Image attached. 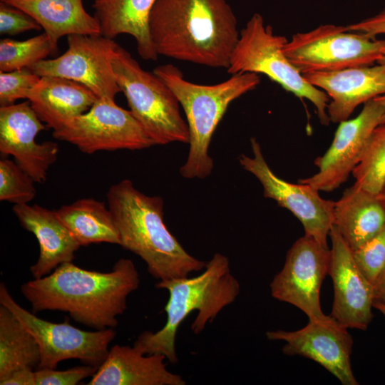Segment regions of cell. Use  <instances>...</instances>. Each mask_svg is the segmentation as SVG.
<instances>
[{
    "label": "cell",
    "mask_w": 385,
    "mask_h": 385,
    "mask_svg": "<svg viewBox=\"0 0 385 385\" xmlns=\"http://www.w3.org/2000/svg\"><path fill=\"white\" fill-rule=\"evenodd\" d=\"M139 284L133 262L121 258L109 272L64 262L51 274L23 284L21 292L34 312H67L76 322L101 330L117 327V317L127 309V297Z\"/></svg>",
    "instance_id": "1"
},
{
    "label": "cell",
    "mask_w": 385,
    "mask_h": 385,
    "mask_svg": "<svg viewBox=\"0 0 385 385\" xmlns=\"http://www.w3.org/2000/svg\"><path fill=\"white\" fill-rule=\"evenodd\" d=\"M149 32L158 56L226 69L240 37L226 0H156Z\"/></svg>",
    "instance_id": "2"
},
{
    "label": "cell",
    "mask_w": 385,
    "mask_h": 385,
    "mask_svg": "<svg viewBox=\"0 0 385 385\" xmlns=\"http://www.w3.org/2000/svg\"><path fill=\"white\" fill-rule=\"evenodd\" d=\"M108 207L118 228L120 246L140 257L158 281L188 277L207 262L190 255L164 222V202L149 196L125 179L107 192Z\"/></svg>",
    "instance_id": "3"
},
{
    "label": "cell",
    "mask_w": 385,
    "mask_h": 385,
    "mask_svg": "<svg viewBox=\"0 0 385 385\" xmlns=\"http://www.w3.org/2000/svg\"><path fill=\"white\" fill-rule=\"evenodd\" d=\"M155 287L169 293L164 309L166 322L155 332H143L133 346L145 354H163L171 364L178 361L176 335L188 316L197 312L191 329L198 334L225 307L234 302L240 291V283L231 272L228 258L220 253H215L197 276L160 280Z\"/></svg>",
    "instance_id": "4"
},
{
    "label": "cell",
    "mask_w": 385,
    "mask_h": 385,
    "mask_svg": "<svg viewBox=\"0 0 385 385\" xmlns=\"http://www.w3.org/2000/svg\"><path fill=\"white\" fill-rule=\"evenodd\" d=\"M153 72L173 91L186 115L190 148L180 173L188 179L205 178L213 168L208 150L217 125L229 105L255 89L260 78L255 73H238L219 83L201 85L185 79L181 71L170 63L158 66Z\"/></svg>",
    "instance_id": "5"
},
{
    "label": "cell",
    "mask_w": 385,
    "mask_h": 385,
    "mask_svg": "<svg viewBox=\"0 0 385 385\" xmlns=\"http://www.w3.org/2000/svg\"><path fill=\"white\" fill-rule=\"evenodd\" d=\"M112 67L130 112L155 145L189 143V128L180 114L179 101L159 76L142 68L119 45Z\"/></svg>",
    "instance_id": "6"
},
{
    "label": "cell",
    "mask_w": 385,
    "mask_h": 385,
    "mask_svg": "<svg viewBox=\"0 0 385 385\" xmlns=\"http://www.w3.org/2000/svg\"><path fill=\"white\" fill-rule=\"evenodd\" d=\"M287 41L285 36L274 34L262 15L254 14L240 31L227 71L231 75L245 72L266 75L287 91L313 103L320 123L327 125L330 123L327 114L329 98L310 84L289 61L283 51Z\"/></svg>",
    "instance_id": "7"
},
{
    "label": "cell",
    "mask_w": 385,
    "mask_h": 385,
    "mask_svg": "<svg viewBox=\"0 0 385 385\" xmlns=\"http://www.w3.org/2000/svg\"><path fill=\"white\" fill-rule=\"evenodd\" d=\"M385 39H376L346 26L321 25L294 34L283 51L289 61L304 74L367 66L378 63Z\"/></svg>",
    "instance_id": "8"
},
{
    "label": "cell",
    "mask_w": 385,
    "mask_h": 385,
    "mask_svg": "<svg viewBox=\"0 0 385 385\" xmlns=\"http://www.w3.org/2000/svg\"><path fill=\"white\" fill-rule=\"evenodd\" d=\"M0 304L10 310L36 340L41 353L39 369H55L59 362L72 359L99 367L115 336L113 328L85 331L67 320L54 323L41 319L20 306L4 283L0 285Z\"/></svg>",
    "instance_id": "9"
},
{
    "label": "cell",
    "mask_w": 385,
    "mask_h": 385,
    "mask_svg": "<svg viewBox=\"0 0 385 385\" xmlns=\"http://www.w3.org/2000/svg\"><path fill=\"white\" fill-rule=\"evenodd\" d=\"M52 135L86 154L155 145L130 111L119 107L115 101L99 98L87 112L53 130Z\"/></svg>",
    "instance_id": "10"
},
{
    "label": "cell",
    "mask_w": 385,
    "mask_h": 385,
    "mask_svg": "<svg viewBox=\"0 0 385 385\" xmlns=\"http://www.w3.org/2000/svg\"><path fill=\"white\" fill-rule=\"evenodd\" d=\"M68 49L60 56L44 59L29 68L40 77L58 76L80 83L99 99L114 101L121 92L112 67L118 43L99 35L67 36Z\"/></svg>",
    "instance_id": "11"
},
{
    "label": "cell",
    "mask_w": 385,
    "mask_h": 385,
    "mask_svg": "<svg viewBox=\"0 0 385 385\" xmlns=\"http://www.w3.org/2000/svg\"><path fill=\"white\" fill-rule=\"evenodd\" d=\"M331 252L304 235L289 250L284 265L270 283L272 296L302 310L309 320L326 322L320 305V289L329 273Z\"/></svg>",
    "instance_id": "12"
},
{
    "label": "cell",
    "mask_w": 385,
    "mask_h": 385,
    "mask_svg": "<svg viewBox=\"0 0 385 385\" xmlns=\"http://www.w3.org/2000/svg\"><path fill=\"white\" fill-rule=\"evenodd\" d=\"M250 143L252 156L241 154L238 157L240 165L257 178L265 197L289 210L302 224L305 235L328 247L334 202L323 199L319 191L309 185L291 183L279 178L269 167L256 138H252Z\"/></svg>",
    "instance_id": "13"
},
{
    "label": "cell",
    "mask_w": 385,
    "mask_h": 385,
    "mask_svg": "<svg viewBox=\"0 0 385 385\" xmlns=\"http://www.w3.org/2000/svg\"><path fill=\"white\" fill-rule=\"evenodd\" d=\"M384 112V107L372 99L364 103L356 117L340 122L330 147L314 160L318 173L298 183L324 192L345 183L359 163L372 131L381 124Z\"/></svg>",
    "instance_id": "14"
},
{
    "label": "cell",
    "mask_w": 385,
    "mask_h": 385,
    "mask_svg": "<svg viewBox=\"0 0 385 385\" xmlns=\"http://www.w3.org/2000/svg\"><path fill=\"white\" fill-rule=\"evenodd\" d=\"M266 337L269 340L285 342L284 354L299 355L317 362L343 385L359 384L350 361L353 339L347 328L332 317L326 322L309 320L297 331H268Z\"/></svg>",
    "instance_id": "15"
},
{
    "label": "cell",
    "mask_w": 385,
    "mask_h": 385,
    "mask_svg": "<svg viewBox=\"0 0 385 385\" xmlns=\"http://www.w3.org/2000/svg\"><path fill=\"white\" fill-rule=\"evenodd\" d=\"M328 274L332 279L334 301L330 316L342 326L366 330L373 319V284L364 275L352 250L332 225Z\"/></svg>",
    "instance_id": "16"
},
{
    "label": "cell",
    "mask_w": 385,
    "mask_h": 385,
    "mask_svg": "<svg viewBox=\"0 0 385 385\" xmlns=\"http://www.w3.org/2000/svg\"><path fill=\"white\" fill-rule=\"evenodd\" d=\"M46 125L29 101L0 108V152L12 155L35 183H43L47 171L56 162L58 145L52 141L36 142Z\"/></svg>",
    "instance_id": "17"
},
{
    "label": "cell",
    "mask_w": 385,
    "mask_h": 385,
    "mask_svg": "<svg viewBox=\"0 0 385 385\" xmlns=\"http://www.w3.org/2000/svg\"><path fill=\"white\" fill-rule=\"evenodd\" d=\"M330 98L327 114L332 123L348 120L356 108L385 95V65L378 63L339 71L302 74Z\"/></svg>",
    "instance_id": "18"
},
{
    "label": "cell",
    "mask_w": 385,
    "mask_h": 385,
    "mask_svg": "<svg viewBox=\"0 0 385 385\" xmlns=\"http://www.w3.org/2000/svg\"><path fill=\"white\" fill-rule=\"evenodd\" d=\"M12 210L21 227L33 233L39 244V257L30 267L34 279L47 275L62 263L73 261L81 245L56 210L29 204L14 205Z\"/></svg>",
    "instance_id": "19"
},
{
    "label": "cell",
    "mask_w": 385,
    "mask_h": 385,
    "mask_svg": "<svg viewBox=\"0 0 385 385\" xmlns=\"http://www.w3.org/2000/svg\"><path fill=\"white\" fill-rule=\"evenodd\" d=\"M161 354H145L134 346H113L88 385H185L167 369Z\"/></svg>",
    "instance_id": "20"
},
{
    "label": "cell",
    "mask_w": 385,
    "mask_h": 385,
    "mask_svg": "<svg viewBox=\"0 0 385 385\" xmlns=\"http://www.w3.org/2000/svg\"><path fill=\"white\" fill-rule=\"evenodd\" d=\"M98 99L84 85L58 76H41L28 100L46 126L58 130L87 112Z\"/></svg>",
    "instance_id": "21"
},
{
    "label": "cell",
    "mask_w": 385,
    "mask_h": 385,
    "mask_svg": "<svg viewBox=\"0 0 385 385\" xmlns=\"http://www.w3.org/2000/svg\"><path fill=\"white\" fill-rule=\"evenodd\" d=\"M333 225L354 251L385 227V206L379 194L354 183L334 202Z\"/></svg>",
    "instance_id": "22"
},
{
    "label": "cell",
    "mask_w": 385,
    "mask_h": 385,
    "mask_svg": "<svg viewBox=\"0 0 385 385\" xmlns=\"http://www.w3.org/2000/svg\"><path fill=\"white\" fill-rule=\"evenodd\" d=\"M156 0H93L101 35L113 38L123 34L133 36L139 56L156 61L158 55L149 32V17Z\"/></svg>",
    "instance_id": "23"
},
{
    "label": "cell",
    "mask_w": 385,
    "mask_h": 385,
    "mask_svg": "<svg viewBox=\"0 0 385 385\" xmlns=\"http://www.w3.org/2000/svg\"><path fill=\"white\" fill-rule=\"evenodd\" d=\"M30 15L57 47L59 38L71 34H101L95 16L85 9L83 0H1Z\"/></svg>",
    "instance_id": "24"
},
{
    "label": "cell",
    "mask_w": 385,
    "mask_h": 385,
    "mask_svg": "<svg viewBox=\"0 0 385 385\" xmlns=\"http://www.w3.org/2000/svg\"><path fill=\"white\" fill-rule=\"evenodd\" d=\"M56 213L81 246L100 242L120 245L113 215L103 202L81 198L61 206Z\"/></svg>",
    "instance_id": "25"
},
{
    "label": "cell",
    "mask_w": 385,
    "mask_h": 385,
    "mask_svg": "<svg viewBox=\"0 0 385 385\" xmlns=\"http://www.w3.org/2000/svg\"><path fill=\"white\" fill-rule=\"evenodd\" d=\"M41 353L34 336L6 307H0V381L12 373L38 366Z\"/></svg>",
    "instance_id": "26"
},
{
    "label": "cell",
    "mask_w": 385,
    "mask_h": 385,
    "mask_svg": "<svg viewBox=\"0 0 385 385\" xmlns=\"http://www.w3.org/2000/svg\"><path fill=\"white\" fill-rule=\"evenodd\" d=\"M351 174L363 189L374 194L381 191L385 183V123L372 131Z\"/></svg>",
    "instance_id": "27"
},
{
    "label": "cell",
    "mask_w": 385,
    "mask_h": 385,
    "mask_svg": "<svg viewBox=\"0 0 385 385\" xmlns=\"http://www.w3.org/2000/svg\"><path fill=\"white\" fill-rule=\"evenodd\" d=\"M57 49L44 32L25 41L9 38L0 41V71L9 72L29 68Z\"/></svg>",
    "instance_id": "28"
},
{
    "label": "cell",
    "mask_w": 385,
    "mask_h": 385,
    "mask_svg": "<svg viewBox=\"0 0 385 385\" xmlns=\"http://www.w3.org/2000/svg\"><path fill=\"white\" fill-rule=\"evenodd\" d=\"M35 181L17 163L0 160V200L14 205L28 204L35 197Z\"/></svg>",
    "instance_id": "29"
},
{
    "label": "cell",
    "mask_w": 385,
    "mask_h": 385,
    "mask_svg": "<svg viewBox=\"0 0 385 385\" xmlns=\"http://www.w3.org/2000/svg\"><path fill=\"white\" fill-rule=\"evenodd\" d=\"M352 252L361 272L374 284L385 270V227Z\"/></svg>",
    "instance_id": "30"
},
{
    "label": "cell",
    "mask_w": 385,
    "mask_h": 385,
    "mask_svg": "<svg viewBox=\"0 0 385 385\" xmlns=\"http://www.w3.org/2000/svg\"><path fill=\"white\" fill-rule=\"evenodd\" d=\"M29 68L0 72V105L14 104L18 99L26 98L40 79Z\"/></svg>",
    "instance_id": "31"
},
{
    "label": "cell",
    "mask_w": 385,
    "mask_h": 385,
    "mask_svg": "<svg viewBox=\"0 0 385 385\" xmlns=\"http://www.w3.org/2000/svg\"><path fill=\"white\" fill-rule=\"evenodd\" d=\"M98 367L81 366L63 371L40 369L35 371L36 385H75L83 379L93 376Z\"/></svg>",
    "instance_id": "32"
},
{
    "label": "cell",
    "mask_w": 385,
    "mask_h": 385,
    "mask_svg": "<svg viewBox=\"0 0 385 385\" xmlns=\"http://www.w3.org/2000/svg\"><path fill=\"white\" fill-rule=\"evenodd\" d=\"M40 25L27 13L1 1L0 33L9 36L29 30H39Z\"/></svg>",
    "instance_id": "33"
},
{
    "label": "cell",
    "mask_w": 385,
    "mask_h": 385,
    "mask_svg": "<svg viewBox=\"0 0 385 385\" xmlns=\"http://www.w3.org/2000/svg\"><path fill=\"white\" fill-rule=\"evenodd\" d=\"M346 28L349 31L364 33L373 37L385 34V9L372 17L347 25Z\"/></svg>",
    "instance_id": "34"
},
{
    "label": "cell",
    "mask_w": 385,
    "mask_h": 385,
    "mask_svg": "<svg viewBox=\"0 0 385 385\" xmlns=\"http://www.w3.org/2000/svg\"><path fill=\"white\" fill-rule=\"evenodd\" d=\"M1 385H36V374L33 369L16 371L2 381Z\"/></svg>",
    "instance_id": "35"
},
{
    "label": "cell",
    "mask_w": 385,
    "mask_h": 385,
    "mask_svg": "<svg viewBox=\"0 0 385 385\" xmlns=\"http://www.w3.org/2000/svg\"><path fill=\"white\" fill-rule=\"evenodd\" d=\"M374 302L385 304V270L373 284Z\"/></svg>",
    "instance_id": "36"
},
{
    "label": "cell",
    "mask_w": 385,
    "mask_h": 385,
    "mask_svg": "<svg viewBox=\"0 0 385 385\" xmlns=\"http://www.w3.org/2000/svg\"><path fill=\"white\" fill-rule=\"evenodd\" d=\"M376 101L381 103L385 108V95L376 97L374 98ZM382 123H385V112L382 118Z\"/></svg>",
    "instance_id": "37"
},
{
    "label": "cell",
    "mask_w": 385,
    "mask_h": 385,
    "mask_svg": "<svg viewBox=\"0 0 385 385\" xmlns=\"http://www.w3.org/2000/svg\"><path fill=\"white\" fill-rule=\"evenodd\" d=\"M373 307L374 308H376V309H378L384 315L385 318V304L374 302Z\"/></svg>",
    "instance_id": "38"
},
{
    "label": "cell",
    "mask_w": 385,
    "mask_h": 385,
    "mask_svg": "<svg viewBox=\"0 0 385 385\" xmlns=\"http://www.w3.org/2000/svg\"><path fill=\"white\" fill-rule=\"evenodd\" d=\"M379 195L381 200H382V202H383V203H384V205L385 206V183L383 185L382 188H381V191L379 193Z\"/></svg>",
    "instance_id": "39"
},
{
    "label": "cell",
    "mask_w": 385,
    "mask_h": 385,
    "mask_svg": "<svg viewBox=\"0 0 385 385\" xmlns=\"http://www.w3.org/2000/svg\"><path fill=\"white\" fill-rule=\"evenodd\" d=\"M377 63L385 65V48L383 49L381 58H380V60L378 61Z\"/></svg>",
    "instance_id": "40"
}]
</instances>
